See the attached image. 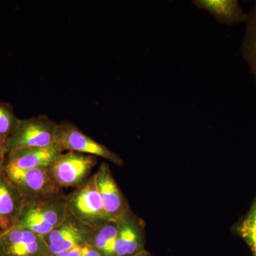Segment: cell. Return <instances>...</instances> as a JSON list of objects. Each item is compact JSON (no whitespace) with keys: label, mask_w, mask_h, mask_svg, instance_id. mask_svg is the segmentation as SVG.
I'll return each mask as SVG.
<instances>
[{"label":"cell","mask_w":256,"mask_h":256,"mask_svg":"<svg viewBox=\"0 0 256 256\" xmlns=\"http://www.w3.org/2000/svg\"><path fill=\"white\" fill-rule=\"evenodd\" d=\"M65 202L68 214L88 228H99L110 222L94 174L66 196Z\"/></svg>","instance_id":"1"},{"label":"cell","mask_w":256,"mask_h":256,"mask_svg":"<svg viewBox=\"0 0 256 256\" xmlns=\"http://www.w3.org/2000/svg\"><path fill=\"white\" fill-rule=\"evenodd\" d=\"M4 172L24 202L48 201L66 196L64 188L56 183L48 168L20 170L5 168Z\"/></svg>","instance_id":"2"},{"label":"cell","mask_w":256,"mask_h":256,"mask_svg":"<svg viewBox=\"0 0 256 256\" xmlns=\"http://www.w3.org/2000/svg\"><path fill=\"white\" fill-rule=\"evenodd\" d=\"M65 197L48 201L24 202L14 226L45 237L66 218Z\"/></svg>","instance_id":"3"},{"label":"cell","mask_w":256,"mask_h":256,"mask_svg":"<svg viewBox=\"0 0 256 256\" xmlns=\"http://www.w3.org/2000/svg\"><path fill=\"white\" fill-rule=\"evenodd\" d=\"M58 124L45 114L20 120L5 144L6 154L26 148H46L56 144Z\"/></svg>","instance_id":"4"},{"label":"cell","mask_w":256,"mask_h":256,"mask_svg":"<svg viewBox=\"0 0 256 256\" xmlns=\"http://www.w3.org/2000/svg\"><path fill=\"white\" fill-rule=\"evenodd\" d=\"M97 156L76 152H63L48 168L56 183L64 188H76L90 178Z\"/></svg>","instance_id":"5"},{"label":"cell","mask_w":256,"mask_h":256,"mask_svg":"<svg viewBox=\"0 0 256 256\" xmlns=\"http://www.w3.org/2000/svg\"><path fill=\"white\" fill-rule=\"evenodd\" d=\"M56 144L64 152H76L82 154L100 156L122 166L124 161L117 154L108 149L92 138L82 132L76 124L69 121L58 124Z\"/></svg>","instance_id":"6"},{"label":"cell","mask_w":256,"mask_h":256,"mask_svg":"<svg viewBox=\"0 0 256 256\" xmlns=\"http://www.w3.org/2000/svg\"><path fill=\"white\" fill-rule=\"evenodd\" d=\"M0 256H48L44 237L13 226L0 232Z\"/></svg>","instance_id":"7"},{"label":"cell","mask_w":256,"mask_h":256,"mask_svg":"<svg viewBox=\"0 0 256 256\" xmlns=\"http://www.w3.org/2000/svg\"><path fill=\"white\" fill-rule=\"evenodd\" d=\"M92 232L94 229L67 214L63 223L44 237L48 247V256L90 244Z\"/></svg>","instance_id":"8"},{"label":"cell","mask_w":256,"mask_h":256,"mask_svg":"<svg viewBox=\"0 0 256 256\" xmlns=\"http://www.w3.org/2000/svg\"><path fill=\"white\" fill-rule=\"evenodd\" d=\"M94 176L109 220L118 222L130 208L112 176L110 166L106 162L101 163Z\"/></svg>","instance_id":"9"},{"label":"cell","mask_w":256,"mask_h":256,"mask_svg":"<svg viewBox=\"0 0 256 256\" xmlns=\"http://www.w3.org/2000/svg\"><path fill=\"white\" fill-rule=\"evenodd\" d=\"M144 250V223L130 208L118 220L116 256H134Z\"/></svg>","instance_id":"10"},{"label":"cell","mask_w":256,"mask_h":256,"mask_svg":"<svg viewBox=\"0 0 256 256\" xmlns=\"http://www.w3.org/2000/svg\"><path fill=\"white\" fill-rule=\"evenodd\" d=\"M64 151L58 144L46 148H26L8 152L5 168L20 170L48 168Z\"/></svg>","instance_id":"11"},{"label":"cell","mask_w":256,"mask_h":256,"mask_svg":"<svg viewBox=\"0 0 256 256\" xmlns=\"http://www.w3.org/2000/svg\"><path fill=\"white\" fill-rule=\"evenodd\" d=\"M24 198L4 172L0 174V230L14 226L22 208Z\"/></svg>","instance_id":"12"},{"label":"cell","mask_w":256,"mask_h":256,"mask_svg":"<svg viewBox=\"0 0 256 256\" xmlns=\"http://www.w3.org/2000/svg\"><path fill=\"white\" fill-rule=\"evenodd\" d=\"M194 4L204 10L223 24L247 23L248 14L244 12L236 0H194Z\"/></svg>","instance_id":"13"},{"label":"cell","mask_w":256,"mask_h":256,"mask_svg":"<svg viewBox=\"0 0 256 256\" xmlns=\"http://www.w3.org/2000/svg\"><path fill=\"white\" fill-rule=\"evenodd\" d=\"M118 222L110 220L100 228L94 229L89 245L92 246L100 256H116Z\"/></svg>","instance_id":"14"},{"label":"cell","mask_w":256,"mask_h":256,"mask_svg":"<svg viewBox=\"0 0 256 256\" xmlns=\"http://www.w3.org/2000/svg\"><path fill=\"white\" fill-rule=\"evenodd\" d=\"M242 53L256 82V2L248 14L246 28L242 40Z\"/></svg>","instance_id":"15"},{"label":"cell","mask_w":256,"mask_h":256,"mask_svg":"<svg viewBox=\"0 0 256 256\" xmlns=\"http://www.w3.org/2000/svg\"><path fill=\"white\" fill-rule=\"evenodd\" d=\"M12 106L0 100V143L5 146L20 122Z\"/></svg>","instance_id":"16"},{"label":"cell","mask_w":256,"mask_h":256,"mask_svg":"<svg viewBox=\"0 0 256 256\" xmlns=\"http://www.w3.org/2000/svg\"><path fill=\"white\" fill-rule=\"evenodd\" d=\"M239 232L252 250V255L256 256V200L240 224Z\"/></svg>","instance_id":"17"},{"label":"cell","mask_w":256,"mask_h":256,"mask_svg":"<svg viewBox=\"0 0 256 256\" xmlns=\"http://www.w3.org/2000/svg\"><path fill=\"white\" fill-rule=\"evenodd\" d=\"M50 256H82L80 247L74 248L70 249V250L58 252V254Z\"/></svg>","instance_id":"18"},{"label":"cell","mask_w":256,"mask_h":256,"mask_svg":"<svg viewBox=\"0 0 256 256\" xmlns=\"http://www.w3.org/2000/svg\"><path fill=\"white\" fill-rule=\"evenodd\" d=\"M6 152L4 146L0 143V174L4 173Z\"/></svg>","instance_id":"19"},{"label":"cell","mask_w":256,"mask_h":256,"mask_svg":"<svg viewBox=\"0 0 256 256\" xmlns=\"http://www.w3.org/2000/svg\"><path fill=\"white\" fill-rule=\"evenodd\" d=\"M134 256H152V255L148 250H144L143 252H139V254Z\"/></svg>","instance_id":"20"},{"label":"cell","mask_w":256,"mask_h":256,"mask_svg":"<svg viewBox=\"0 0 256 256\" xmlns=\"http://www.w3.org/2000/svg\"><path fill=\"white\" fill-rule=\"evenodd\" d=\"M0 232H1V230H0Z\"/></svg>","instance_id":"21"},{"label":"cell","mask_w":256,"mask_h":256,"mask_svg":"<svg viewBox=\"0 0 256 256\" xmlns=\"http://www.w3.org/2000/svg\"></svg>","instance_id":"22"}]
</instances>
